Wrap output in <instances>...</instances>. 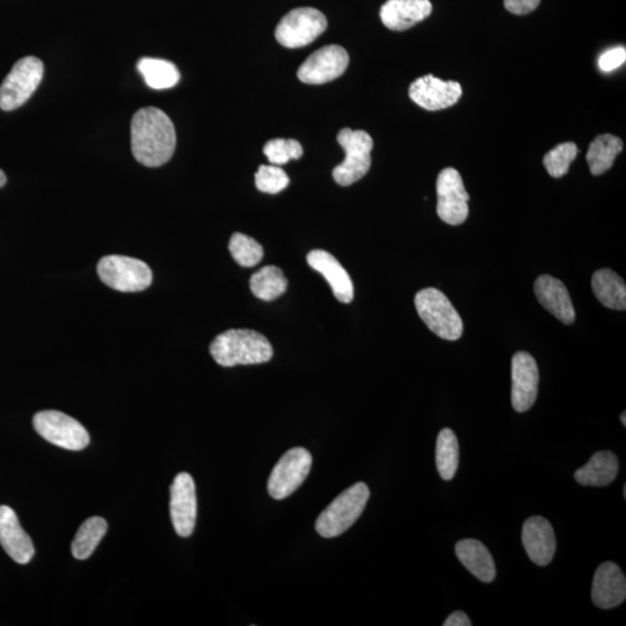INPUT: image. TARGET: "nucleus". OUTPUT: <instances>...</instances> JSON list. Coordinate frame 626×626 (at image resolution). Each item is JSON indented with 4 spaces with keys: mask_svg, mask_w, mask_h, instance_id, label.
Listing matches in <instances>:
<instances>
[{
    "mask_svg": "<svg viewBox=\"0 0 626 626\" xmlns=\"http://www.w3.org/2000/svg\"><path fill=\"white\" fill-rule=\"evenodd\" d=\"M621 421L623 422V426H626V413L623 412L622 416H621Z\"/></svg>",
    "mask_w": 626,
    "mask_h": 626,
    "instance_id": "38",
    "label": "nucleus"
},
{
    "mask_svg": "<svg viewBox=\"0 0 626 626\" xmlns=\"http://www.w3.org/2000/svg\"><path fill=\"white\" fill-rule=\"evenodd\" d=\"M522 543L531 562L547 566L555 556L557 542L551 523L542 516H533L523 524Z\"/></svg>",
    "mask_w": 626,
    "mask_h": 626,
    "instance_id": "16",
    "label": "nucleus"
},
{
    "mask_svg": "<svg viewBox=\"0 0 626 626\" xmlns=\"http://www.w3.org/2000/svg\"><path fill=\"white\" fill-rule=\"evenodd\" d=\"M210 354L218 365H260L273 358V347L262 334L252 330H229L216 337Z\"/></svg>",
    "mask_w": 626,
    "mask_h": 626,
    "instance_id": "2",
    "label": "nucleus"
},
{
    "mask_svg": "<svg viewBox=\"0 0 626 626\" xmlns=\"http://www.w3.org/2000/svg\"><path fill=\"white\" fill-rule=\"evenodd\" d=\"M264 154L272 165H285L290 160H297L303 156V148L296 140L276 138L266 143Z\"/></svg>",
    "mask_w": 626,
    "mask_h": 626,
    "instance_id": "32",
    "label": "nucleus"
},
{
    "mask_svg": "<svg viewBox=\"0 0 626 626\" xmlns=\"http://www.w3.org/2000/svg\"><path fill=\"white\" fill-rule=\"evenodd\" d=\"M620 462L611 451H600L584 467L575 471L574 478L584 486H607L617 477Z\"/></svg>",
    "mask_w": 626,
    "mask_h": 626,
    "instance_id": "23",
    "label": "nucleus"
},
{
    "mask_svg": "<svg viewBox=\"0 0 626 626\" xmlns=\"http://www.w3.org/2000/svg\"><path fill=\"white\" fill-rule=\"evenodd\" d=\"M327 28L324 14L312 7H301L290 11L275 29V38L280 45L297 49L310 45Z\"/></svg>",
    "mask_w": 626,
    "mask_h": 626,
    "instance_id": "8",
    "label": "nucleus"
},
{
    "mask_svg": "<svg viewBox=\"0 0 626 626\" xmlns=\"http://www.w3.org/2000/svg\"><path fill=\"white\" fill-rule=\"evenodd\" d=\"M0 544L18 564H28L34 557L31 537L20 526L17 514L9 506H0Z\"/></svg>",
    "mask_w": 626,
    "mask_h": 626,
    "instance_id": "17",
    "label": "nucleus"
},
{
    "mask_svg": "<svg viewBox=\"0 0 626 626\" xmlns=\"http://www.w3.org/2000/svg\"><path fill=\"white\" fill-rule=\"evenodd\" d=\"M538 302L560 322L571 325L575 320L573 303L564 283L550 275L538 276L535 282Z\"/></svg>",
    "mask_w": 626,
    "mask_h": 626,
    "instance_id": "21",
    "label": "nucleus"
},
{
    "mask_svg": "<svg viewBox=\"0 0 626 626\" xmlns=\"http://www.w3.org/2000/svg\"><path fill=\"white\" fill-rule=\"evenodd\" d=\"M460 83L449 80L444 82L433 75H427L414 80L410 86V98L421 108L427 111H441L454 106L462 97Z\"/></svg>",
    "mask_w": 626,
    "mask_h": 626,
    "instance_id": "14",
    "label": "nucleus"
},
{
    "mask_svg": "<svg viewBox=\"0 0 626 626\" xmlns=\"http://www.w3.org/2000/svg\"><path fill=\"white\" fill-rule=\"evenodd\" d=\"M288 281L279 267L266 266L254 273L250 288L254 296L261 301L272 302L286 293Z\"/></svg>",
    "mask_w": 626,
    "mask_h": 626,
    "instance_id": "27",
    "label": "nucleus"
},
{
    "mask_svg": "<svg viewBox=\"0 0 626 626\" xmlns=\"http://www.w3.org/2000/svg\"><path fill=\"white\" fill-rule=\"evenodd\" d=\"M626 599V579L620 567L607 562L596 570L592 587V600L596 607L613 609Z\"/></svg>",
    "mask_w": 626,
    "mask_h": 626,
    "instance_id": "18",
    "label": "nucleus"
},
{
    "mask_svg": "<svg viewBox=\"0 0 626 626\" xmlns=\"http://www.w3.org/2000/svg\"><path fill=\"white\" fill-rule=\"evenodd\" d=\"M578 148L572 142L559 144L558 147L545 155L543 163L545 169L553 178H562L569 172L570 166L578 156Z\"/></svg>",
    "mask_w": 626,
    "mask_h": 626,
    "instance_id": "31",
    "label": "nucleus"
},
{
    "mask_svg": "<svg viewBox=\"0 0 626 626\" xmlns=\"http://www.w3.org/2000/svg\"><path fill=\"white\" fill-rule=\"evenodd\" d=\"M444 626H471L472 623L467 614L463 613V611H455V613L451 614L446 622L443 623Z\"/></svg>",
    "mask_w": 626,
    "mask_h": 626,
    "instance_id": "36",
    "label": "nucleus"
},
{
    "mask_svg": "<svg viewBox=\"0 0 626 626\" xmlns=\"http://www.w3.org/2000/svg\"><path fill=\"white\" fill-rule=\"evenodd\" d=\"M506 10L516 16H524L535 11L541 0H504Z\"/></svg>",
    "mask_w": 626,
    "mask_h": 626,
    "instance_id": "35",
    "label": "nucleus"
},
{
    "mask_svg": "<svg viewBox=\"0 0 626 626\" xmlns=\"http://www.w3.org/2000/svg\"><path fill=\"white\" fill-rule=\"evenodd\" d=\"M312 456L307 449L294 448L287 451L275 465L268 479V492L276 500L286 499L307 479Z\"/></svg>",
    "mask_w": 626,
    "mask_h": 626,
    "instance_id": "10",
    "label": "nucleus"
},
{
    "mask_svg": "<svg viewBox=\"0 0 626 626\" xmlns=\"http://www.w3.org/2000/svg\"><path fill=\"white\" fill-rule=\"evenodd\" d=\"M137 70L145 83L154 90L172 89L180 80V72L176 65L160 58H141L137 63Z\"/></svg>",
    "mask_w": 626,
    "mask_h": 626,
    "instance_id": "26",
    "label": "nucleus"
},
{
    "mask_svg": "<svg viewBox=\"0 0 626 626\" xmlns=\"http://www.w3.org/2000/svg\"><path fill=\"white\" fill-rule=\"evenodd\" d=\"M414 303L420 318L436 336L449 341L462 337V318L442 291L436 288L422 289Z\"/></svg>",
    "mask_w": 626,
    "mask_h": 626,
    "instance_id": "4",
    "label": "nucleus"
},
{
    "mask_svg": "<svg viewBox=\"0 0 626 626\" xmlns=\"http://www.w3.org/2000/svg\"><path fill=\"white\" fill-rule=\"evenodd\" d=\"M108 524L103 518L87 519L77 531L74 542H72V555L76 559L85 560L92 556L101 540L107 533Z\"/></svg>",
    "mask_w": 626,
    "mask_h": 626,
    "instance_id": "28",
    "label": "nucleus"
},
{
    "mask_svg": "<svg viewBox=\"0 0 626 626\" xmlns=\"http://www.w3.org/2000/svg\"><path fill=\"white\" fill-rule=\"evenodd\" d=\"M512 404L515 411L527 412L536 402L540 373L529 353L519 352L512 360Z\"/></svg>",
    "mask_w": 626,
    "mask_h": 626,
    "instance_id": "15",
    "label": "nucleus"
},
{
    "mask_svg": "<svg viewBox=\"0 0 626 626\" xmlns=\"http://www.w3.org/2000/svg\"><path fill=\"white\" fill-rule=\"evenodd\" d=\"M35 431L43 439L68 450H83L90 443L89 432L79 422L58 411H43L33 419Z\"/></svg>",
    "mask_w": 626,
    "mask_h": 626,
    "instance_id": "9",
    "label": "nucleus"
},
{
    "mask_svg": "<svg viewBox=\"0 0 626 626\" xmlns=\"http://www.w3.org/2000/svg\"><path fill=\"white\" fill-rule=\"evenodd\" d=\"M6 184V176L5 173L0 170V187H3Z\"/></svg>",
    "mask_w": 626,
    "mask_h": 626,
    "instance_id": "37",
    "label": "nucleus"
},
{
    "mask_svg": "<svg viewBox=\"0 0 626 626\" xmlns=\"http://www.w3.org/2000/svg\"><path fill=\"white\" fill-rule=\"evenodd\" d=\"M370 491L365 483H356L342 492L319 515L316 530L325 538L337 537L353 526L365 511Z\"/></svg>",
    "mask_w": 626,
    "mask_h": 626,
    "instance_id": "3",
    "label": "nucleus"
},
{
    "mask_svg": "<svg viewBox=\"0 0 626 626\" xmlns=\"http://www.w3.org/2000/svg\"><path fill=\"white\" fill-rule=\"evenodd\" d=\"M229 250L232 258L243 267L257 266L264 257V249L257 240L239 232L231 237Z\"/></svg>",
    "mask_w": 626,
    "mask_h": 626,
    "instance_id": "30",
    "label": "nucleus"
},
{
    "mask_svg": "<svg viewBox=\"0 0 626 626\" xmlns=\"http://www.w3.org/2000/svg\"><path fill=\"white\" fill-rule=\"evenodd\" d=\"M456 555L461 563L480 581L492 582L497 570L489 549L477 540H463L456 544Z\"/></svg>",
    "mask_w": 626,
    "mask_h": 626,
    "instance_id": "22",
    "label": "nucleus"
},
{
    "mask_svg": "<svg viewBox=\"0 0 626 626\" xmlns=\"http://www.w3.org/2000/svg\"><path fill=\"white\" fill-rule=\"evenodd\" d=\"M460 463V446L456 435L451 429L444 428L436 441V467L443 480L455 477Z\"/></svg>",
    "mask_w": 626,
    "mask_h": 626,
    "instance_id": "29",
    "label": "nucleus"
},
{
    "mask_svg": "<svg viewBox=\"0 0 626 626\" xmlns=\"http://www.w3.org/2000/svg\"><path fill=\"white\" fill-rule=\"evenodd\" d=\"M289 183L288 174L278 165H261L256 173V186L262 193L278 194Z\"/></svg>",
    "mask_w": 626,
    "mask_h": 626,
    "instance_id": "33",
    "label": "nucleus"
},
{
    "mask_svg": "<svg viewBox=\"0 0 626 626\" xmlns=\"http://www.w3.org/2000/svg\"><path fill=\"white\" fill-rule=\"evenodd\" d=\"M432 11L429 0H388L381 7L380 17L391 31L403 32L431 16Z\"/></svg>",
    "mask_w": 626,
    "mask_h": 626,
    "instance_id": "19",
    "label": "nucleus"
},
{
    "mask_svg": "<svg viewBox=\"0 0 626 626\" xmlns=\"http://www.w3.org/2000/svg\"><path fill=\"white\" fill-rule=\"evenodd\" d=\"M623 496H624V498H626V485H624V492H623Z\"/></svg>",
    "mask_w": 626,
    "mask_h": 626,
    "instance_id": "39",
    "label": "nucleus"
},
{
    "mask_svg": "<svg viewBox=\"0 0 626 626\" xmlns=\"http://www.w3.org/2000/svg\"><path fill=\"white\" fill-rule=\"evenodd\" d=\"M348 64L349 56L345 48L326 46L308 57L298 69L297 77L309 85L330 83L345 74Z\"/></svg>",
    "mask_w": 626,
    "mask_h": 626,
    "instance_id": "12",
    "label": "nucleus"
},
{
    "mask_svg": "<svg viewBox=\"0 0 626 626\" xmlns=\"http://www.w3.org/2000/svg\"><path fill=\"white\" fill-rule=\"evenodd\" d=\"M338 142L346 157L333 170V178L340 186H351L369 172L374 141L366 131L345 128L339 131Z\"/></svg>",
    "mask_w": 626,
    "mask_h": 626,
    "instance_id": "5",
    "label": "nucleus"
},
{
    "mask_svg": "<svg viewBox=\"0 0 626 626\" xmlns=\"http://www.w3.org/2000/svg\"><path fill=\"white\" fill-rule=\"evenodd\" d=\"M596 298L604 307L624 311L626 309V286L620 275L611 269H600L592 278Z\"/></svg>",
    "mask_w": 626,
    "mask_h": 626,
    "instance_id": "24",
    "label": "nucleus"
},
{
    "mask_svg": "<svg viewBox=\"0 0 626 626\" xmlns=\"http://www.w3.org/2000/svg\"><path fill=\"white\" fill-rule=\"evenodd\" d=\"M308 264L329 282L333 294L339 302L348 304L353 301L354 286L351 276L331 253L313 250L308 254Z\"/></svg>",
    "mask_w": 626,
    "mask_h": 626,
    "instance_id": "20",
    "label": "nucleus"
},
{
    "mask_svg": "<svg viewBox=\"0 0 626 626\" xmlns=\"http://www.w3.org/2000/svg\"><path fill=\"white\" fill-rule=\"evenodd\" d=\"M626 60V50L624 47H618L611 50H608L607 53H604L599 60V65L601 70L603 71H613L616 70L625 63Z\"/></svg>",
    "mask_w": 626,
    "mask_h": 626,
    "instance_id": "34",
    "label": "nucleus"
},
{
    "mask_svg": "<svg viewBox=\"0 0 626 626\" xmlns=\"http://www.w3.org/2000/svg\"><path fill=\"white\" fill-rule=\"evenodd\" d=\"M43 74L45 67L39 58L33 56L21 58L0 85V108L10 112L23 106L38 89Z\"/></svg>",
    "mask_w": 626,
    "mask_h": 626,
    "instance_id": "6",
    "label": "nucleus"
},
{
    "mask_svg": "<svg viewBox=\"0 0 626 626\" xmlns=\"http://www.w3.org/2000/svg\"><path fill=\"white\" fill-rule=\"evenodd\" d=\"M623 150L621 138L614 135H600L589 145L587 163L593 176H601L613 167L615 159Z\"/></svg>",
    "mask_w": 626,
    "mask_h": 626,
    "instance_id": "25",
    "label": "nucleus"
},
{
    "mask_svg": "<svg viewBox=\"0 0 626 626\" xmlns=\"http://www.w3.org/2000/svg\"><path fill=\"white\" fill-rule=\"evenodd\" d=\"M177 135L173 122L157 107H145L131 120V151L138 163L159 167L172 158Z\"/></svg>",
    "mask_w": 626,
    "mask_h": 626,
    "instance_id": "1",
    "label": "nucleus"
},
{
    "mask_svg": "<svg viewBox=\"0 0 626 626\" xmlns=\"http://www.w3.org/2000/svg\"><path fill=\"white\" fill-rule=\"evenodd\" d=\"M436 191L438 215L444 223L460 225L467 221L470 196L465 191L460 172L451 167L444 169L436 181Z\"/></svg>",
    "mask_w": 626,
    "mask_h": 626,
    "instance_id": "11",
    "label": "nucleus"
},
{
    "mask_svg": "<svg viewBox=\"0 0 626 626\" xmlns=\"http://www.w3.org/2000/svg\"><path fill=\"white\" fill-rule=\"evenodd\" d=\"M171 519L174 529L180 537L193 534L198 515V500L194 479L186 472L174 478L171 486Z\"/></svg>",
    "mask_w": 626,
    "mask_h": 626,
    "instance_id": "13",
    "label": "nucleus"
},
{
    "mask_svg": "<svg viewBox=\"0 0 626 626\" xmlns=\"http://www.w3.org/2000/svg\"><path fill=\"white\" fill-rule=\"evenodd\" d=\"M101 281L122 293H137L151 286L152 272L142 260L123 256H108L97 267Z\"/></svg>",
    "mask_w": 626,
    "mask_h": 626,
    "instance_id": "7",
    "label": "nucleus"
}]
</instances>
